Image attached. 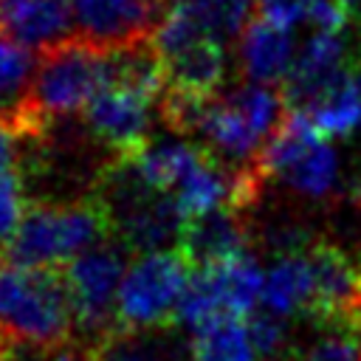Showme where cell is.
I'll return each instance as SVG.
<instances>
[{"label":"cell","mask_w":361,"mask_h":361,"mask_svg":"<svg viewBox=\"0 0 361 361\" xmlns=\"http://www.w3.org/2000/svg\"><path fill=\"white\" fill-rule=\"evenodd\" d=\"M65 274L0 262V344L59 350L73 327Z\"/></svg>","instance_id":"6da1fadb"},{"label":"cell","mask_w":361,"mask_h":361,"mask_svg":"<svg viewBox=\"0 0 361 361\" xmlns=\"http://www.w3.org/2000/svg\"><path fill=\"white\" fill-rule=\"evenodd\" d=\"M110 231L113 223L102 197L76 203H34L28 206L6 257L23 268L71 265L76 257L104 243Z\"/></svg>","instance_id":"7a4b0ae2"},{"label":"cell","mask_w":361,"mask_h":361,"mask_svg":"<svg viewBox=\"0 0 361 361\" xmlns=\"http://www.w3.org/2000/svg\"><path fill=\"white\" fill-rule=\"evenodd\" d=\"M113 79V51L96 48L85 39H71L39 56L31 104L45 127L48 118L85 113L99 90Z\"/></svg>","instance_id":"3957f363"},{"label":"cell","mask_w":361,"mask_h":361,"mask_svg":"<svg viewBox=\"0 0 361 361\" xmlns=\"http://www.w3.org/2000/svg\"><path fill=\"white\" fill-rule=\"evenodd\" d=\"M192 274L195 268L178 248L138 254L127 265L118 288L116 330H155L178 319V307Z\"/></svg>","instance_id":"277c9868"},{"label":"cell","mask_w":361,"mask_h":361,"mask_svg":"<svg viewBox=\"0 0 361 361\" xmlns=\"http://www.w3.org/2000/svg\"><path fill=\"white\" fill-rule=\"evenodd\" d=\"M257 172L265 180L276 178L293 192L319 200L338 183V152L305 113L288 110L282 127L262 147Z\"/></svg>","instance_id":"5b68a950"},{"label":"cell","mask_w":361,"mask_h":361,"mask_svg":"<svg viewBox=\"0 0 361 361\" xmlns=\"http://www.w3.org/2000/svg\"><path fill=\"white\" fill-rule=\"evenodd\" d=\"M102 203L107 206L113 231L130 245L144 251H161L164 243L178 240L183 217L169 195L149 189L130 161H113L102 178Z\"/></svg>","instance_id":"8992f818"},{"label":"cell","mask_w":361,"mask_h":361,"mask_svg":"<svg viewBox=\"0 0 361 361\" xmlns=\"http://www.w3.org/2000/svg\"><path fill=\"white\" fill-rule=\"evenodd\" d=\"M265 274L251 254L197 268L178 307V322L192 333L223 316L251 319L262 305Z\"/></svg>","instance_id":"52a82bcc"},{"label":"cell","mask_w":361,"mask_h":361,"mask_svg":"<svg viewBox=\"0 0 361 361\" xmlns=\"http://www.w3.org/2000/svg\"><path fill=\"white\" fill-rule=\"evenodd\" d=\"M124 271L127 262L121 248L107 240L76 257L62 271L73 305V322L85 336L102 338L116 330V302Z\"/></svg>","instance_id":"ba28073f"},{"label":"cell","mask_w":361,"mask_h":361,"mask_svg":"<svg viewBox=\"0 0 361 361\" xmlns=\"http://www.w3.org/2000/svg\"><path fill=\"white\" fill-rule=\"evenodd\" d=\"M313 268V299L307 316L322 327L361 330V257L330 245H307Z\"/></svg>","instance_id":"9c48e42d"},{"label":"cell","mask_w":361,"mask_h":361,"mask_svg":"<svg viewBox=\"0 0 361 361\" xmlns=\"http://www.w3.org/2000/svg\"><path fill=\"white\" fill-rule=\"evenodd\" d=\"M161 102L149 99L147 93L118 82L116 76L99 90V96L85 107V124L90 135L107 144L116 161L135 158L149 144L152 127V107Z\"/></svg>","instance_id":"30bf717a"},{"label":"cell","mask_w":361,"mask_h":361,"mask_svg":"<svg viewBox=\"0 0 361 361\" xmlns=\"http://www.w3.org/2000/svg\"><path fill=\"white\" fill-rule=\"evenodd\" d=\"M169 0H71L79 39L121 51L149 42Z\"/></svg>","instance_id":"8fae6325"},{"label":"cell","mask_w":361,"mask_h":361,"mask_svg":"<svg viewBox=\"0 0 361 361\" xmlns=\"http://www.w3.org/2000/svg\"><path fill=\"white\" fill-rule=\"evenodd\" d=\"M350 62V45L344 31H313L305 45L296 51V62L282 82V96L288 102V110H307L324 90H330L347 71Z\"/></svg>","instance_id":"7c38bea8"},{"label":"cell","mask_w":361,"mask_h":361,"mask_svg":"<svg viewBox=\"0 0 361 361\" xmlns=\"http://www.w3.org/2000/svg\"><path fill=\"white\" fill-rule=\"evenodd\" d=\"M0 34L39 56L79 37L71 0H0Z\"/></svg>","instance_id":"4fadbf2b"},{"label":"cell","mask_w":361,"mask_h":361,"mask_svg":"<svg viewBox=\"0 0 361 361\" xmlns=\"http://www.w3.org/2000/svg\"><path fill=\"white\" fill-rule=\"evenodd\" d=\"M178 251L195 271L248 254V226L243 220V212L220 209L186 220L178 234Z\"/></svg>","instance_id":"5bb4252c"},{"label":"cell","mask_w":361,"mask_h":361,"mask_svg":"<svg viewBox=\"0 0 361 361\" xmlns=\"http://www.w3.org/2000/svg\"><path fill=\"white\" fill-rule=\"evenodd\" d=\"M34 76H37L34 51L0 34V124L23 133L25 138L45 135V127L34 116V104H31Z\"/></svg>","instance_id":"9a60e30c"},{"label":"cell","mask_w":361,"mask_h":361,"mask_svg":"<svg viewBox=\"0 0 361 361\" xmlns=\"http://www.w3.org/2000/svg\"><path fill=\"white\" fill-rule=\"evenodd\" d=\"M237 54H240L243 73L248 76V82H257V85L285 82L296 62L293 34L259 17H254L243 28Z\"/></svg>","instance_id":"2e32d148"},{"label":"cell","mask_w":361,"mask_h":361,"mask_svg":"<svg viewBox=\"0 0 361 361\" xmlns=\"http://www.w3.org/2000/svg\"><path fill=\"white\" fill-rule=\"evenodd\" d=\"M313 299V268L307 248L288 251L274 259V265L265 271V290H262V307L279 319L296 316L310 310Z\"/></svg>","instance_id":"e0dca14e"},{"label":"cell","mask_w":361,"mask_h":361,"mask_svg":"<svg viewBox=\"0 0 361 361\" xmlns=\"http://www.w3.org/2000/svg\"><path fill=\"white\" fill-rule=\"evenodd\" d=\"M305 113L324 138H347L361 127V68L353 65Z\"/></svg>","instance_id":"ac0fdd59"},{"label":"cell","mask_w":361,"mask_h":361,"mask_svg":"<svg viewBox=\"0 0 361 361\" xmlns=\"http://www.w3.org/2000/svg\"><path fill=\"white\" fill-rule=\"evenodd\" d=\"M192 361H259L248 319L223 316L192 333Z\"/></svg>","instance_id":"d6986e66"},{"label":"cell","mask_w":361,"mask_h":361,"mask_svg":"<svg viewBox=\"0 0 361 361\" xmlns=\"http://www.w3.org/2000/svg\"><path fill=\"white\" fill-rule=\"evenodd\" d=\"M87 361H186V353L178 341L155 336V330H110L93 344Z\"/></svg>","instance_id":"ffe728a7"},{"label":"cell","mask_w":361,"mask_h":361,"mask_svg":"<svg viewBox=\"0 0 361 361\" xmlns=\"http://www.w3.org/2000/svg\"><path fill=\"white\" fill-rule=\"evenodd\" d=\"M257 17L279 28L310 23L324 31H344L350 17L347 0H257Z\"/></svg>","instance_id":"44dd1931"},{"label":"cell","mask_w":361,"mask_h":361,"mask_svg":"<svg viewBox=\"0 0 361 361\" xmlns=\"http://www.w3.org/2000/svg\"><path fill=\"white\" fill-rule=\"evenodd\" d=\"M327 333L296 350L288 361H361V330L324 327Z\"/></svg>","instance_id":"7402d4cb"},{"label":"cell","mask_w":361,"mask_h":361,"mask_svg":"<svg viewBox=\"0 0 361 361\" xmlns=\"http://www.w3.org/2000/svg\"><path fill=\"white\" fill-rule=\"evenodd\" d=\"M25 212H28V206H25L20 175H11V178L0 180V257L8 254Z\"/></svg>","instance_id":"603a6c76"},{"label":"cell","mask_w":361,"mask_h":361,"mask_svg":"<svg viewBox=\"0 0 361 361\" xmlns=\"http://www.w3.org/2000/svg\"><path fill=\"white\" fill-rule=\"evenodd\" d=\"M248 330H251V338H254L259 361H279L282 358V353L288 347L285 319H279V316H274L268 310H257L248 319Z\"/></svg>","instance_id":"cb8c5ba5"},{"label":"cell","mask_w":361,"mask_h":361,"mask_svg":"<svg viewBox=\"0 0 361 361\" xmlns=\"http://www.w3.org/2000/svg\"><path fill=\"white\" fill-rule=\"evenodd\" d=\"M25 135L0 124V180L20 175V141Z\"/></svg>","instance_id":"d4e9b609"},{"label":"cell","mask_w":361,"mask_h":361,"mask_svg":"<svg viewBox=\"0 0 361 361\" xmlns=\"http://www.w3.org/2000/svg\"><path fill=\"white\" fill-rule=\"evenodd\" d=\"M48 361H87V358H82L76 350H71V347H59V350H54L51 355H48Z\"/></svg>","instance_id":"484cf974"},{"label":"cell","mask_w":361,"mask_h":361,"mask_svg":"<svg viewBox=\"0 0 361 361\" xmlns=\"http://www.w3.org/2000/svg\"><path fill=\"white\" fill-rule=\"evenodd\" d=\"M0 361H11V355H8V347H3V344H0Z\"/></svg>","instance_id":"4316f807"},{"label":"cell","mask_w":361,"mask_h":361,"mask_svg":"<svg viewBox=\"0 0 361 361\" xmlns=\"http://www.w3.org/2000/svg\"><path fill=\"white\" fill-rule=\"evenodd\" d=\"M355 195H358V200H361V183H358V189H355Z\"/></svg>","instance_id":"83f0119b"}]
</instances>
